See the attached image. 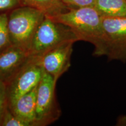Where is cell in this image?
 Returning <instances> with one entry per match:
<instances>
[{"instance_id":"obj_14","label":"cell","mask_w":126,"mask_h":126,"mask_svg":"<svg viewBox=\"0 0 126 126\" xmlns=\"http://www.w3.org/2000/svg\"><path fill=\"white\" fill-rule=\"evenodd\" d=\"M8 108L5 83L0 80V123L3 115Z\"/></svg>"},{"instance_id":"obj_6","label":"cell","mask_w":126,"mask_h":126,"mask_svg":"<svg viewBox=\"0 0 126 126\" xmlns=\"http://www.w3.org/2000/svg\"><path fill=\"white\" fill-rule=\"evenodd\" d=\"M102 25L107 40L108 60L126 63V18L102 16Z\"/></svg>"},{"instance_id":"obj_1","label":"cell","mask_w":126,"mask_h":126,"mask_svg":"<svg viewBox=\"0 0 126 126\" xmlns=\"http://www.w3.org/2000/svg\"><path fill=\"white\" fill-rule=\"evenodd\" d=\"M50 18L68 26L79 40L85 41L94 45V56H106L108 47L102 16L94 7L70 8Z\"/></svg>"},{"instance_id":"obj_8","label":"cell","mask_w":126,"mask_h":126,"mask_svg":"<svg viewBox=\"0 0 126 126\" xmlns=\"http://www.w3.org/2000/svg\"><path fill=\"white\" fill-rule=\"evenodd\" d=\"M31 58L27 50L13 45L0 52V80L6 84Z\"/></svg>"},{"instance_id":"obj_4","label":"cell","mask_w":126,"mask_h":126,"mask_svg":"<svg viewBox=\"0 0 126 126\" xmlns=\"http://www.w3.org/2000/svg\"><path fill=\"white\" fill-rule=\"evenodd\" d=\"M57 81L44 71L37 89L34 126H45L59 119L61 110L56 100Z\"/></svg>"},{"instance_id":"obj_13","label":"cell","mask_w":126,"mask_h":126,"mask_svg":"<svg viewBox=\"0 0 126 126\" xmlns=\"http://www.w3.org/2000/svg\"><path fill=\"white\" fill-rule=\"evenodd\" d=\"M0 126H30L29 124L15 116L8 108L1 119Z\"/></svg>"},{"instance_id":"obj_11","label":"cell","mask_w":126,"mask_h":126,"mask_svg":"<svg viewBox=\"0 0 126 126\" xmlns=\"http://www.w3.org/2000/svg\"><path fill=\"white\" fill-rule=\"evenodd\" d=\"M22 6L33 7L47 16H54L69 9L61 0H20Z\"/></svg>"},{"instance_id":"obj_5","label":"cell","mask_w":126,"mask_h":126,"mask_svg":"<svg viewBox=\"0 0 126 126\" xmlns=\"http://www.w3.org/2000/svg\"><path fill=\"white\" fill-rule=\"evenodd\" d=\"M44 70L33 58L6 83L8 106L38 85Z\"/></svg>"},{"instance_id":"obj_16","label":"cell","mask_w":126,"mask_h":126,"mask_svg":"<svg viewBox=\"0 0 126 126\" xmlns=\"http://www.w3.org/2000/svg\"><path fill=\"white\" fill-rule=\"evenodd\" d=\"M20 6V0H0V14L8 13Z\"/></svg>"},{"instance_id":"obj_12","label":"cell","mask_w":126,"mask_h":126,"mask_svg":"<svg viewBox=\"0 0 126 126\" xmlns=\"http://www.w3.org/2000/svg\"><path fill=\"white\" fill-rule=\"evenodd\" d=\"M12 45L8 29V13L0 14V52Z\"/></svg>"},{"instance_id":"obj_7","label":"cell","mask_w":126,"mask_h":126,"mask_svg":"<svg viewBox=\"0 0 126 126\" xmlns=\"http://www.w3.org/2000/svg\"><path fill=\"white\" fill-rule=\"evenodd\" d=\"M75 42L63 43L37 58H33L44 71L57 82L60 77L68 70ZM33 58V57H32Z\"/></svg>"},{"instance_id":"obj_3","label":"cell","mask_w":126,"mask_h":126,"mask_svg":"<svg viewBox=\"0 0 126 126\" xmlns=\"http://www.w3.org/2000/svg\"><path fill=\"white\" fill-rule=\"evenodd\" d=\"M45 16L40 11L28 6H20L8 12V29L12 45L28 50Z\"/></svg>"},{"instance_id":"obj_10","label":"cell","mask_w":126,"mask_h":126,"mask_svg":"<svg viewBox=\"0 0 126 126\" xmlns=\"http://www.w3.org/2000/svg\"><path fill=\"white\" fill-rule=\"evenodd\" d=\"M94 7L103 17L126 18V0H95Z\"/></svg>"},{"instance_id":"obj_9","label":"cell","mask_w":126,"mask_h":126,"mask_svg":"<svg viewBox=\"0 0 126 126\" xmlns=\"http://www.w3.org/2000/svg\"><path fill=\"white\" fill-rule=\"evenodd\" d=\"M37 89L36 86L8 106L12 113L29 124L30 126H34L35 123Z\"/></svg>"},{"instance_id":"obj_2","label":"cell","mask_w":126,"mask_h":126,"mask_svg":"<svg viewBox=\"0 0 126 126\" xmlns=\"http://www.w3.org/2000/svg\"><path fill=\"white\" fill-rule=\"evenodd\" d=\"M78 40L68 26L45 16L32 39L28 51L31 57L37 58L61 44L75 43Z\"/></svg>"},{"instance_id":"obj_15","label":"cell","mask_w":126,"mask_h":126,"mask_svg":"<svg viewBox=\"0 0 126 126\" xmlns=\"http://www.w3.org/2000/svg\"><path fill=\"white\" fill-rule=\"evenodd\" d=\"M69 9L94 7L95 0H61Z\"/></svg>"}]
</instances>
